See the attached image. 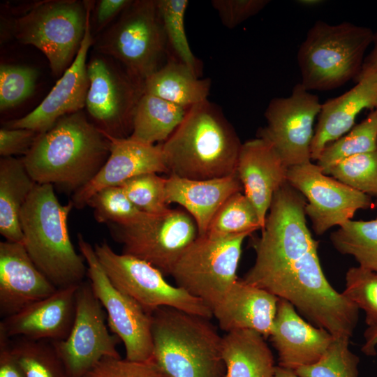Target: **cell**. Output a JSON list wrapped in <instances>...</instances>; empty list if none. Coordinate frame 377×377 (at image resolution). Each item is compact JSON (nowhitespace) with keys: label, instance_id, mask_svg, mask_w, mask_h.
Returning a JSON list of instances; mask_svg holds the SVG:
<instances>
[{"label":"cell","instance_id":"48","mask_svg":"<svg viewBox=\"0 0 377 377\" xmlns=\"http://www.w3.org/2000/svg\"><path fill=\"white\" fill-rule=\"evenodd\" d=\"M274 377H299L293 370L276 367Z\"/></svg>","mask_w":377,"mask_h":377},{"label":"cell","instance_id":"26","mask_svg":"<svg viewBox=\"0 0 377 377\" xmlns=\"http://www.w3.org/2000/svg\"><path fill=\"white\" fill-rule=\"evenodd\" d=\"M265 338L252 330L223 336L222 357L226 377H274V358Z\"/></svg>","mask_w":377,"mask_h":377},{"label":"cell","instance_id":"44","mask_svg":"<svg viewBox=\"0 0 377 377\" xmlns=\"http://www.w3.org/2000/svg\"><path fill=\"white\" fill-rule=\"evenodd\" d=\"M0 377H24L15 358L10 337L0 329Z\"/></svg>","mask_w":377,"mask_h":377},{"label":"cell","instance_id":"3","mask_svg":"<svg viewBox=\"0 0 377 377\" xmlns=\"http://www.w3.org/2000/svg\"><path fill=\"white\" fill-rule=\"evenodd\" d=\"M161 144L169 175L199 180L237 173L242 145L221 110L208 100L188 108Z\"/></svg>","mask_w":377,"mask_h":377},{"label":"cell","instance_id":"42","mask_svg":"<svg viewBox=\"0 0 377 377\" xmlns=\"http://www.w3.org/2000/svg\"><path fill=\"white\" fill-rule=\"evenodd\" d=\"M269 2V0H213L211 3L222 24L233 29L257 15Z\"/></svg>","mask_w":377,"mask_h":377},{"label":"cell","instance_id":"32","mask_svg":"<svg viewBox=\"0 0 377 377\" xmlns=\"http://www.w3.org/2000/svg\"><path fill=\"white\" fill-rule=\"evenodd\" d=\"M261 228L257 212L251 201L244 193L237 192L230 195L216 212L205 235L212 237L250 235Z\"/></svg>","mask_w":377,"mask_h":377},{"label":"cell","instance_id":"21","mask_svg":"<svg viewBox=\"0 0 377 377\" xmlns=\"http://www.w3.org/2000/svg\"><path fill=\"white\" fill-rule=\"evenodd\" d=\"M269 338L278 353V366L290 370L316 363L334 339L326 330L306 322L291 303L281 298Z\"/></svg>","mask_w":377,"mask_h":377},{"label":"cell","instance_id":"31","mask_svg":"<svg viewBox=\"0 0 377 377\" xmlns=\"http://www.w3.org/2000/svg\"><path fill=\"white\" fill-rule=\"evenodd\" d=\"M377 149V110H372L346 135L328 144L317 160L325 173L330 168L349 157Z\"/></svg>","mask_w":377,"mask_h":377},{"label":"cell","instance_id":"7","mask_svg":"<svg viewBox=\"0 0 377 377\" xmlns=\"http://www.w3.org/2000/svg\"><path fill=\"white\" fill-rule=\"evenodd\" d=\"M91 8L88 1H43L16 18L12 31L20 43L40 50L54 75L60 76L77 54Z\"/></svg>","mask_w":377,"mask_h":377},{"label":"cell","instance_id":"34","mask_svg":"<svg viewBox=\"0 0 377 377\" xmlns=\"http://www.w3.org/2000/svg\"><path fill=\"white\" fill-rule=\"evenodd\" d=\"M172 57L187 66L199 77V60L189 45L184 27L187 0H156Z\"/></svg>","mask_w":377,"mask_h":377},{"label":"cell","instance_id":"27","mask_svg":"<svg viewBox=\"0 0 377 377\" xmlns=\"http://www.w3.org/2000/svg\"><path fill=\"white\" fill-rule=\"evenodd\" d=\"M37 183L31 178L23 158L0 160V233L6 240L23 244L20 212Z\"/></svg>","mask_w":377,"mask_h":377},{"label":"cell","instance_id":"14","mask_svg":"<svg viewBox=\"0 0 377 377\" xmlns=\"http://www.w3.org/2000/svg\"><path fill=\"white\" fill-rule=\"evenodd\" d=\"M89 80L85 107L96 126L114 138H128L144 84L103 57L87 64Z\"/></svg>","mask_w":377,"mask_h":377},{"label":"cell","instance_id":"12","mask_svg":"<svg viewBox=\"0 0 377 377\" xmlns=\"http://www.w3.org/2000/svg\"><path fill=\"white\" fill-rule=\"evenodd\" d=\"M91 290L107 313L109 330L124 343L127 360L147 361L152 357L151 317L135 301L116 288L98 260L92 246L77 237Z\"/></svg>","mask_w":377,"mask_h":377},{"label":"cell","instance_id":"25","mask_svg":"<svg viewBox=\"0 0 377 377\" xmlns=\"http://www.w3.org/2000/svg\"><path fill=\"white\" fill-rule=\"evenodd\" d=\"M243 190L237 174L209 179H191L170 175L166 178L168 205L182 206L195 221L198 235L206 234L220 207L232 194Z\"/></svg>","mask_w":377,"mask_h":377},{"label":"cell","instance_id":"5","mask_svg":"<svg viewBox=\"0 0 377 377\" xmlns=\"http://www.w3.org/2000/svg\"><path fill=\"white\" fill-rule=\"evenodd\" d=\"M151 317V360L168 377H226L223 336L210 318L168 306Z\"/></svg>","mask_w":377,"mask_h":377},{"label":"cell","instance_id":"17","mask_svg":"<svg viewBox=\"0 0 377 377\" xmlns=\"http://www.w3.org/2000/svg\"><path fill=\"white\" fill-rule=\"evenodd\" d=\"M91 14L77 54L42 102L25 116L9 121L5 127L27 128L43 133L50 130L61 117L75 113L85 106L89 86L87 57L93 43Z\"/></svg>","mask_w":377,"mask_h":377},{"label":"cell","instance_id":"8","mask_svg":"<svg viewBox=\"0 0 377 377\" xmlns=\"http://www.w3.org/2000/svg\"><path fill=\"white\" fill-rule=\"evenodd\" d=\"M95 47L117 60L132 77L144 84L166 63L169 50L156 1H132Z\"/></svg>","mask_w":377,"mask_h":377},{"label":"cell","instance_id":"50","mask_svg":"<svg viewBox=\"0 0 377 377\" xmlns=\"http://www.w3.org/2000/svg\"><path fill=\"white\" fill-rule=\"evenodd\" d=\"M374 110H377V98H376V100L375 101L374 109Z\"/></svg>","mask_w":377,"mask_h":377},{"label":"cell","instance_id":"28","mask_svg":"<svg viewBox=\"0 0 377 377\" xmlns=\"http://www.w3.org/2000/svg\"><path fill=\"white\" fill-rule=\"evenodd\" d=\"M209 79H200L187 66L170 55L166 63L144 82V93L186 109L207 100Z\"/></svg>","mask_w":377,"mask_h":377},{"label":"cell","instance_id":"2","mask_svg":"<svg viewBox=\"0 0 377 377\" xmlns=\"http://www.w3.org/2000/svg\"><path fill=\"white\" fill-rule=\"evenodd\" d=\"M110 140L79 111L40 133L22 158L37 184H57L75 192L89 183L110 155Z\"/></svg>","mask_w":377,"mask_h":377},{"label":"cell","instance_id":"13","mask_svg":"<svg viewBox=\"0 0 377 377\" xmlns=\"http://www.w3.org/2000/svg\"><path fill=\"white\" fill-rule=\"evenodd\" d=\"M106 320L89 281H83L76 291L75 318L68 336L52 341L69 377H82L104 357H121L117 348L120 339L110 333Z\"/></svg>","mask_w":377,"mask_h":377},{"label":"cell","instance_id":"39","mask_svg":"<svg viewBox=\"0 0 377 377\" xmlns=\"http://www.w3.org/2000/svg\"><path fill=\"white\" fill-rule=\"evenodd\" d=\"M365 313L368 327L377 326V273L360 266L348 269L342 293Z\"/></svg>","mask_w":377,"mask_h":377},{"label":"cell","instance_id":"33","mask_svg":"<svg viewBox=\"0 0 377 377\" xmlns=\"http://www.w3.org/2000/svg\"><path fill=\"white\" fill-rule=\"evenodd\" d=\"M11 349L24 377H69L52 341L20 337Z\"/></svg>","mask_w":377,"mask_h":377},{"label":"cell","instance_id":"23","mask_svg":"<svg viewBox=\"0 0 377 377\" xmlns=\"http://www.w3.org/2000/svg\"><path fill=\"white\" fill-rule=\"evenodd\" d=\"M279 298L258 286L238 279L213 309L220 329L226 332L252 330L269 338Z\"/></svg>","mask_w":377,"mask_h":377},{"label":"cell","instance_id":"24","mask_svg":"<svg viewBox=\"0 0 377 377\" xmlns=\"http://www.w3.org/2000/svg\"><path fill=\"white\" fill-rule=\"evenodd\" d=\"M377 73L357 82L350 90L322 103L311 145V159L317 161L324 148L347 133L359 113L374 109Z\"/></svg>","mask_w":377,"mask_h":377},{"label":"cell","instance_id":"11","mask_svg":"<svg viewBox=\"0 0 377 377\" xmlns=\"http://www.w3.org/2000/svg\"><path fill=\"white\" fill-rule=\"evenodd\" d=\"M114 239L122 245V253L142 260L164 276L172 271L185 250L198 236L192 216L180 209L149 214L130 226L108 225Z\"/></svg>","mask_w":377,"mask_h":377},{"label":"cell","instance_id":"18","mask_svg":"<svg viewBox=\"0 0 377 377\" xmlns=\"http://www.w3.org/2000/svg\"><path fill=\"white\" fill-rule=\"evenodd\" d=\"M105 135L110 143V155L94 177L74 193L71 201L77 209L86 206L92 195L105 188L119 186L142 174L168 173L161 143L149 145L129 137Z\"/></svg>","mask_w":377,"mask_h":377},{"label":"cell","instance_id":"9","mask_svg":"<svg viewBox=\"0 0 377 377\" xmlns=\"http://www.w3.org/2000/svg\"><path fill=\"white\" fill-rule=\"evenodd\" d=\"M247 236L198 235L172 271L175 285L213 311L239 279L237 271L242 244Z\"/></svg>","mask_w":377,"mask_h":377},{"label":"cell","instance_id":"43","mask_svg":"<svg viewBox=\"0 0 377 377\" xmlns=\"http://www.w3.org/2000/svg\"><path fill=\"white\" fill-rule=\"evenodd\" d=\"M40 133L27 128L0 129V155L13 157L14 155H27Z\"/></svg>","mask_w":377,"mask_h":377},{"label":"cell","instance_id":"51","mask_svg":"<svg viewBox=\"0 0 377 377\" xmlns=\"http://www.w3.org/2000/svg\"><path fill=\"white\" fill-rule=\"evenodd\" d=\"M374 207H377V198L376 201L374 202Z\"/></svg>","mask_w":377,"mask_h":377},{"label":"cell","instance_id":"40","mask_svg":"<svg viewBox=\"0 0 377 377\" xmlns=\"http://www.w3.org/2000/svg\"><path fill=\"white\" fill-rule=\"evenodd\" d=\"M38 71L32 67L1 64L0 66V110L14 108L30 97L36 87Z\"/></svg>","mask_w":377,"mask_h":377},{"label":"cell","instance_id":"22","mask_svg":"<svg viewBox=\"0 0 377 377\" xmlns=\"http://www.w3.org/2000/svg\"><path fill=\"white\" fill-rule=\"evenodd\" d=\"M288 169L265 139L258 137L242 143L237 174L244 193L257 212L262 228L274 193L287 182Z\"/></svg>","mask_w":377,"mask_h":377},{"label":"cell","instance_id":"20","mask_svg":"<svg viewBox=\"0 0 377 377\" xmlns=\"http://www.w3.org/2000/svg\"><path fill=\"white\" fill-rule=\"evenodd\" d=\"M57 290L22 243L0 242V315L12 316Z\"/></svg>","mask_w":377,"mask_h":377},{"label":"cell","instance_id":"52","mask_svg":"<svg viewBox=\"0 0 377 377\" xmlns=\"http://www.w3.org/2000/svg\"><path fill=\"white\" fill-rule=\"evenodd\" d=\"M376 350H377V346H376Z\"/></svg>","mask_w":377,"mask_h":377},{"label":"cell","instance_id":"46","mask_svg":"<svg viewBox=\"0 0 377 377\" xmlns=\"http://www.w3.org/2000/svg\"><path fill=\"white\" fill-rule=\"evenodd\" d=\"M373 43L374 47L364 59L360 75L355 80L357 82L367 75L377 73V32L374 34Z\"/></svg>","mask_w":377,"mask_h":377},{"label":"cell","instance_id":"30","mask_svg":"<svg viewBox=\"0 0 377 377\" xmlns=\"http://www.w3.org/2000/svg\"><path fill=\"white\" fill-rule=\"evenodd\" d=\"M335 249L353 256L360 267L377 273V218L350 220L330 235Z\"/></svg>","mask_w":377,"mask_h":377},{"label":"cell","instance_id":"4","mask_svg":"<svg viewBox=\"0 0 377 377\" xmlns=\"http://www.w3.org/2000/svg\"><path fill=\"white\" fill-rule=\"evenodd\" d=\"M73 204L62 205L53 185L36 184L20 212L23 244L38 269L57 288L83 282L87 267L71 242L68 217Z\"/></svg>","mask_w":377,"mask_h":377},{"label":"cell","instance_id":"29","mask_svg":"<svg viewBox=\"0 0 377 377\" xmlns=\"http://www.w3.org/2000/svg\"><path fill=\"white\" fill-rule=\"evenodd\" d=\"M187 110L144 93L135 111L129 138L149 145L163 142L181 124Z\"/></svg>","mask_w":377,"mask_h":377},{"label":"cell","instance_id":"19","mask_svg":"<svg viewBox=\"0 0 377 377\" xmlns=\"http://www.w3.org/2000/svg\"><path fill=\"white\" fill-rule=\"evenodd\" d=\"M78 285L57 290L17 313L6 317L0 329L10 338L57 341L69 334L75 314V295Z\"/></svg>","mask_w":377,"mask_h":377},{"label":"cell","instance_id":"38","mask_svg":"<svg viewBox=\"0 0 377 377\" xmlns=\"http://www.w3.org/2000/svg\"><path fill=\"white\" fill-rule=\"evenodd\" d=\"M166 178L157 173L142 174L119 185L128 198L144 212L158 215L168 212L165 200Z\"/></svg>","mask_w":377,"mask_h":377},{"label":"cell","instance_id":"37","mask_svg":"<svg viewBox=\"0 0 377 377\" xmlns=\"http://www.w3.org/2000/svg\"><path fill=\"white\" fill-rule=\"evenodd\" d=\"M325 174L377 198V149L346 158L330 168Z\"/></svg>","mask_w":377,"mask_h":377},{"label":"cell","instance_id":"45","mask_svg":"<svg viewBox=\"0 0 377 377\" xmlns=\"http://www.w3.org/2000/svg\"><path fill=\"white\" fill-rule=\"evenodd\" d=\"M132 2L131 0H101L95 8L96 25L103 28L114 17L120 15Z\"/></svg>","mask_w":377,"mask_h":377},{"label":"cell","instance_id":"1","mask_svg":"<svg viewBox=\"0 0 377 377\" xmlns=\"http://www.w3.org/2000/svg\"><path fill=\"white\" fill-rule=\"evenodd\" d=\"M306 199L288 182L274 193L260 237L253 239V265L242 279L291 303L334 338L350 339L359 309L325 277L307 226Z\"/></svg>","mask_w":377,"mask_h":377},{"label":"cell","instance_id":"15","mask_svg":"<svg viewBox=\"0 0 377 377\" xmlns=\"http://www.w3.org/2000/svg\"><path fill=\"white\" fill-rule=\"evenodd\" d=\"M321 105L318 96L301 83L294 86L288 96L274 98L268 104L265 112L267 125L258 137L273 146L288 168L311 161L313 123Z\"/></svg>","mask_w":377,"mask_h":377},{"label":"cell","instance_id":"6","mask_svg":"<svg viewBox=\"0 0 377 377\" xmlns=\"http://www.w3.org/2000/svg\"><path fill=\"white\" fill-rule=\"evenodd\" d=\"M374 34L368 27L343 22L316 21L297 52L301 84L308 91H327L356 80Z\"/></svg>","mask_w":377,"mask_h":377},{"label":"cell","instance_id":"35","mask_svg":"<svg viewBox=\"0 0 377 377\" xmlns=\"http://www.w3.org/2000/svg\"><path fill=\"white\" fill-rule=\"evenodd\" d=\"M87 205L94 209L98 222L108 225L130 226L149 215L137 207L119 186L107 187L98 191L89 198Z\"/></svg>","mask_w":377,"mask_h":377},{"label":"cell","instance_id":"10","mask_svg":"<svg viewBox=\"0 0 377 377\" xmlns=\"http://www.w3.org/2000/svg\"><path fill=\"white\" fill-rule=\"evenodd\" d=\"M94 251L107 276L122 293L151 314L162 306L172 307L207 318L212 309L182 288L168 283L151 264L138 258L116 253L103 241L94 245Z\"/></svg>","mask_w":377,"mask_h":377},{"label":"cell","instance_id":"41","mask_svg":"<svg viewBox=\"0 0 377 377\" xmlns=\"http://www.w3.org/2000/svg\"><path fill=\"white\" fill-rule=\"evenodd\" d=\"M82 377H168L151 359L133 361L106 357Z\"/></svg>","mask_w":377,"mask_h":377},{"label":"cell","instance_id":"16","mask_svg":"<svg viewBox=\"0 0 377 377\" xmlns=\"http://www.w3.org/2000/svg\"><path fill=\"white\" fill-rule=\"evenodd\" d=\"M287 182L307 200L305 214L318 235L351 220L357 210L374 207L371 196L329 177L311 161L288 168Z\"/></svg>","mask_w":377,"mask_h":377},{"label":"cell","instance_id":"49","mask_svg":"<svg viewBox=\"0 0 377 377\" xmlns=\"http://www.w3.org/2000/svg\"><path fill=\"white\" fill-rule=\"evenodd\" d=\"M297 2L304 6L313 7L323 3V1L321 0H300Z\"/></svg>","mask_w":377,"mask_h":377},{"label":"cell","instance_id":"36","mask_svg":"<svg viewBox=\"0 0 377 377\" xmlns=\"http://www.w3.org/2000/svg\"><path fill=\"white\" fill-rule=\"evenodd\" d=\"M350 339L334 338L314 364L293 370L299 377H358L360 358L349 349Z\"/></svg>","mask_w":377,"mask_h":377},{"label":"cell","instance_id":"47","mask_svg":"<svg viewBox=\"0 0 377 377\" xmlns=\"http://www.w3.org/2000/svg\"><path fill=\"white\" fill-rule=\"evenodd\" d=\"M365 343L362 347V352L369 356L377 355V326L368 327L364 332Z\"/></svg>","mask_w":377,"mask_h":377}]
</instances>
